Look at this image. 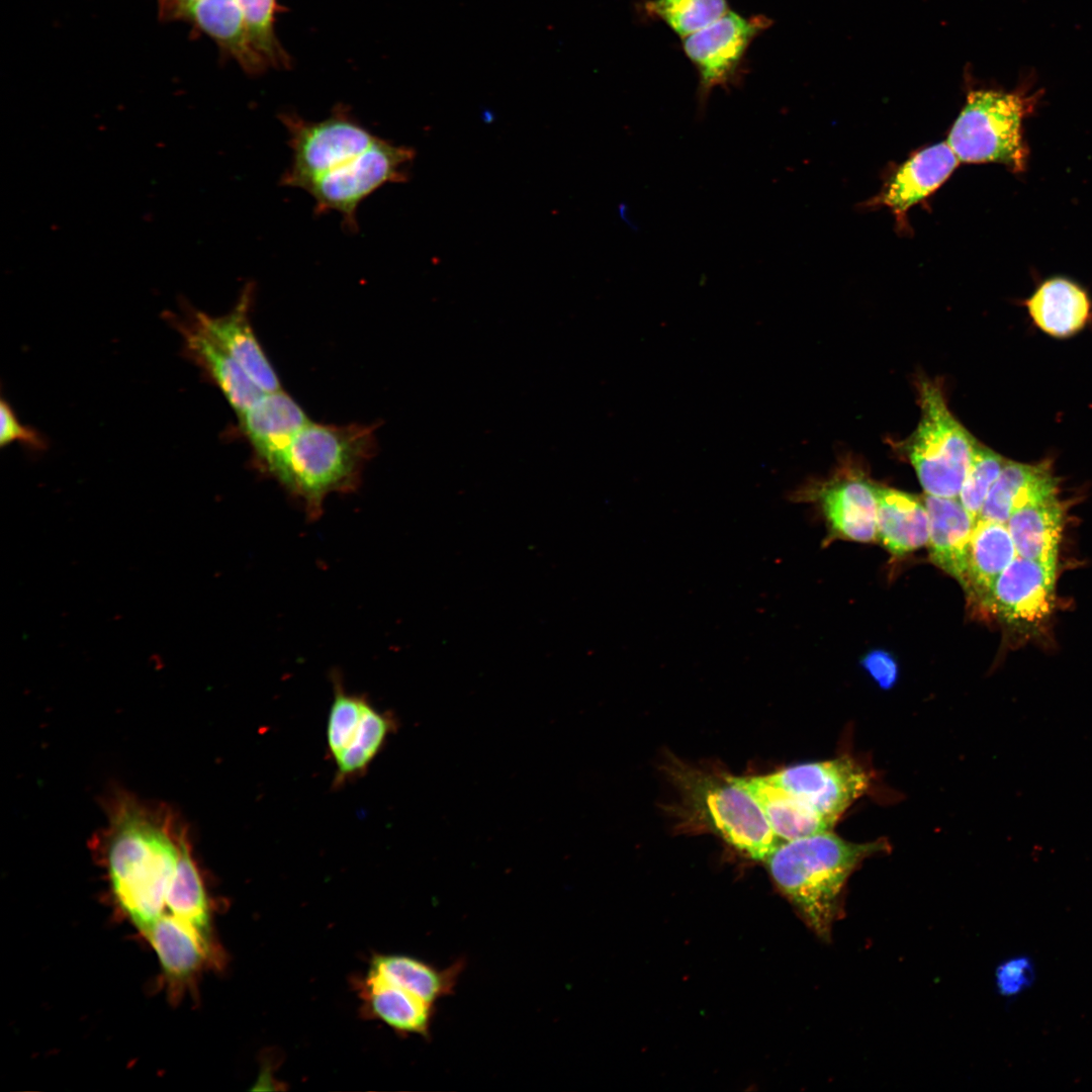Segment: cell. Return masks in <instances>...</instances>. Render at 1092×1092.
Segmentation results:
<instances>
[{"label":"cell","mask_w":1092,"mask_h":1092,"mask_svg":"<svg viewBox=\"0 0 1092 1092\" xmlns=\"http://www.w3.org/2000/svg\"><path fill=\"white\" fill-rule=\"evenodd\" d=\"M188 836L174 813L118 793L101 835L113 894L142 932L161 915L182 842Z\"/></svg>","instance_id":"6da1fadb"},{"label":"cell","mask_w":1092,"mask_h":1092,"mask_svg":"<svg viewBox=\"0 0 1092 1092\" xmlns=\"http://www.w3.org/2000/svg\"><path fill=\"white\" fill-rule=\"evenodd\" d=\"M884 849V841L855 843L826 831L782 842L764 861L810 929L830 941L843 914L849 876L866 857Z\"/></svg>","instance_id":"7a4b0ae2"},{"label":"cell","mask_w":1092,"mask_h":1092,"mask_svg":"<svg viewBox=\"0 0 1092 1092\" xmlns=\"http://www.w3.org/2000/svg\"><path fill=\"white\" fill-rule=\"evenodd\" d=\"M376 427L311 420L294 436L274 479L302 505L309 520L323 514L331 493L355 491L376 452Z\"/></svg>","instance_id":"3957f363"},{"label":"cell","mask_w":1092,"mask_h":1092,"mask_svg":"<svg viewBox=\"0 0 1092 1092\" xmlns=\"http://www.w3.org/2000/svg\"><path fill=\"white\" fill-rule=\"evenodd\" d=\"M1038 98L1026 88L971 90L945 142L960 162L999 163L1021 173L1029 155L1023 121L1034 111Z\"/></svg>","instance_id":"277c9868"},{"label":"cell","mask_w":1092,"mask_h":1092,"mask_svg":"<svg viewBox=\"0 0 1092 1092\" xmlns=\"http://www.w3.org/2000/svg\"><path fill=\"white\" fill-rule=\"evenodd\" d=\"M921 418L906 454L927 494L957 497L977 440L954 419L936 382L919 380Z\"/></svg>","instance_id":"5b68a950"},{"label":"cell","mask_w":1092,"mask_h":1092,"mask_svg":"<svg viewBox=\"0 0 1092 1092\" xmlns=\"http://www.w3.org/2000/svg\"><path fill=\"white\" fill-rule=\"evenodd\" d=\"M288 132L291 161L281 184L305 190L321 176L349 163L368 150L379 136L344 111L317 121L282 114Z\"/></svg>","instance_id":"8992f818"},{"label":"cell","mask_w":1092,"mask_h":1092,"mask_svg":"<svg viewBox=\"0 0 1092 1092\" xmlns=\"http://www.w3.org/2000/svg\"><path fill=\"white\" fill-rule=\"evenodd\" d=\"M415 156L414 149L379 138L349 163L314 180L305 191L313 198L316 213L337 211L348 230L355 232L361 202L387 183L406 181Z\"/></svg>","instance_id":"52a82bcc"},{"label":"cell","mask_w":1092,"mask_h":1092,"mask_svg":"<svg viewBox=\"0 0 1092 1092\" xmlns=\"http://www.w3.org/2000/svg\"><path fill=\"white\" fill-rule=\"evenodd\" d=\"M770 25L763 15L743 16L729 10L709 26L681 38L682 51L698 74V114L716 88L737 86L752 41Z\"/></svg>","instance_id":"ba28073f"},{"label":"cell","mask_w":1092,"mask_h":1092,"mask_svg":"<svg viewBox=\"0 0 1092 1092\" xmlns=\"http://www.w3.org/2000/svg\"><path fill=\"white\" fill-rule=\"evenodd\" d=\"M689 787L692 802L706 822L746 855L765 860L781 843L757 801L735 777L696 776Z\"/></svg>","instance_id":"9c48e42d"},{"label":"cell","mask_w":1092,"mask_h":1092,"mask_svg":"<svg viewBox=\"0 0 1092 1092\" xmlns=\"http://www.w3.org/2000/svg\"><path fill=\"white\" fill-rule=\"evenodd\" d=\"M768 777L833 824L870 786L864 768L849 757L801 763Z\"/></svg>","instance_id":"30bf717a"},{"label":"cell","mask_w":1092,"mask_h":1092,"mask_svg":"<svg viewBox=\"0 0 1092 1092\" xmlns=\"http://www.w3.org/2000/svg\"><path fill=\"white\" fill-rule=\"evenodd\" d=\"M239 430L251 447L254 466L274 478L298 431L310 420L282 388L262 392L238 416Z\"/></svg>","instance_id":"8fae6325"},{"label":"cell","mask_w":1092,"mask_h":1092,"mask_svg":"<svg viewBox=\"0 0 1092 1092\" xmlns=\"http://www.w3.org/2000/svg\"><path fill=\"white\" fill-rule=\"evenodd\" d=\"M1056 570L1019 555L997 578L983 607L1009 624L1034 626L1054 603Z\"/></svg>","instance_id":"7c38bea8"},{"label":"cell","mask_w":1092,"mask_h":1092,"mask_svg":"<svg viewBox=\"0 0 1092 1092\" xmlns=\"http://www.w3.org/2000/svg\"><path fill=\"white\" fill-rule=\"evenodd\" d=\"M254 294V283L246 284L232 310L219 316L188 308L199 326L226 350L261 391H275L281 389L280 379L251 324Z\"/></svg>","instance_id":"4fadbf2b"},{"label":"cell","mask_w":1092,"mask_h":1092,"mask_svg":"<svg viewBox=\"0 0 1092 1092\" xmlns=\"http://www.w3.org/2000/svg\"><path fill=\"white\" fill-rule=\"evenodd\" d=\"M959 162L946 142L920 149L895 171L871 204L888 207L899 222L904 221L909 209L935 192Z\"/></svg>","instance_id":"5bb4252c"},{"label":"cell","mask_w":1092,"mask_h":1092,"mask_svg":"<svg viewBox=\"0 0 1092 1092\" xmlns=\"http://www.w3.org/2000/svg\"><path fill=\"white\" fill-rule=\"evenodd\" d=\"M169 317L183 338L186 356L216 385L237 416L261 395L263 391L249 379L226 350L199 326L189 308L182 316Z\"/></svg>","instance_id":"9a60e30c"},{"label":"cell","mask_w":1092,"mask_h":1092,"mask_svg":"<svg viewBox=\"0 0 1092 1092\" xmlns=\"http://www.w3.org/2000/svg\"><path fill=\"white\" fill-rule=\"evenodd\" d=\"M924 505L929 517L930 558L966 588L969 549L977 520L956 497L927 494Z\"/></svg>","instance_id":"2e32d148"},{"label":"cell","mask_w":1092,"mask_h":1092,"mask_svg":"<svg viewBox=\"0 0 1092 1092\" xmlns=\"http://www.w3.org/2000/svg\"><path fill=\"white\" fill-rule=\"evenodd\" d=\"M1059 483L1051 461L1025 464L1007 460L978 519L1006 524L1018 510L1057 497Z\"/></svg>","instance_id":"e0dca14e"},{"label":"cell","mask_w":1092,"mask_h":1092,"mask_svg":"<svg viewBox=\"0 0 1092 1092\" xmlns=\"http://www.w3.org/2000/svg\"><path fill=\"white\" fill-rule=\"evenodd\" d=\"M818 498L835 534L858 542L877 539L875 485L860 477H847L823 486Z\"/></svg>","instance_id":"ac0fdd59"},{"label":"cell","mask_w":1092,"mask_h":1092,"mask_svg":"<svg viewBox=\"0 0 1092 1092\" xmlns=\"http://www.w3.org/2000/svg\"><path fill=\"white\" fill-rule=\"evenodd\" d=\"M364 1011L400 1034L430 1035L434 1004L369 970L360 986Z\"/></svg>","instance_id":"d6986e66"},{"label":"cell","mask_w":1092,"mask_h":1092,"mask_svg":"<svg viewBox=\"0 0 1092 1092\" xmlns=\"http://www.w3.org/2000/svg\"><path fill=\"white\" fill-rule=\"evenodd\" d=\"M1025 304L1036 327L1061 339L1083 330L1091 314L1087 292L1065 277H1053L1041 282Z\"/></svg>","instance_id":"ffe728a7"},{"label":"cell","mask_w":1092,"mask_h":1092,"mask_svg":"<svg viewBox=\"0 0 1092 1092\" xmlns=\"http://www.w3.org/2000/svg\"><path fill=\"white\" fill-rule=\"evenodd\" d=\"M735 779L757 801L780 839L811 836L831 831L834 826L768 776Z\"/></svg>","instance_id":"44dd1931"},{"label":"cell","mask_w":1092,"mask_h":1092,"mask_svg":"<svg viewBox=\"0 0 1092 1092\" xmlns=\"http://www.w3.org/2000/svg\"><path fill=\"white\" fill-rule=\"evenodd\" d=\"M878 537L894 555L902 556L928 543L929 517L915 495L876 486Z\"/></svg>","instance_id":"7402d4cb"},{"label":"cell","mask_w":1092,"mask_h":1092,"mask_svg":"<svg viewBox=\"0 0 1092 1092\" xmlns=\"http://www.w3.org/2000/svg\"><path fill=\"white\" fill-rule=\"evenodd\" d=\"M1064 510L1063 504L1054 497L1015 512L1006 525L1017 555L1056 570Z\"/></svg>","instance_id":"603a6c76"},{"label":"cell","mask_w":1092,"mask_h":1092,"mask_svg":"<svg viewBox=\"0 0 1092 1092\" xmlns=\"http://www.w3.org/2000/svg\"><path fill=\"white\" fill-rule=\"evenodd\" d=\"M172 982L192 977L211 957L210 939L175 915L162 914L144 931Z\"/></svg>","instance_id":"cb8c5ba5"},{"label":"cell","mask_w":1092,"mask_h":1092,"mask_svg":"<svg viewBox=\"0 0 1092 1092\" xmlns=\"http://www.w3.org/2000/svg\"><path fill=\"white\" fill-rule=\"evenodd\" d=\"M1017 552L1004 523L978 519L969 549L965 590L983 608L1003 570Z\"/></svg>","instance_id":"d4e9b609"},{"label":"cell","mask_w":1092,"mask_h":1092,"mask_svg":"<svg viewBox=\"0 0 1092 1092\" xmlns=\"http://www.w3.org/2000/svg\"><path fill=\"white\" fill-rule=\"evenodd\" d=\"M461 960L446 969L405 954H376L370 969L384 979L406 989L431 1004L453 994L464 970Z\"/></svg>","instance_id":"484cf974"},{"label":"cell","mask_w":1092,"mask_h":1092,"mask_svg":"<svg viewBox=\"0 0 1092 1092\" xmlns=\"http://www.w3.org/2000/svg\"><path fill=\"white\" fill-rule=\"evenodd\" d=\"M395 728V719L389 713L380 712L367 701L360 719L332 755L337 781L340 783L362 775Z\"/></svg>","instance_id":"4316f807"},{"label":"cell","mask_w":1092,"mask_h":1092,"mask_svg":"<svg viewBox=\"0 0 1092 1092\" xmlns=\"http://www.w3.org/2000/svg\"><path fill=\"white\" fill-rule=\"evenodd\" d=\"M166 905L173 915L209 938V902L188 836L182 842L177 868L166 896Z\"/></svg>","instance_id":"83f0119b"},{"label":"cell","mask_w":1092,"mask_h":1092,"mask_svg":"<svg viewBox=\"0 0 1092 1092\" xmlns=\"http://www.w3.org/2000/svg\"><path fill=\"white\" fill-rule=\"evenodd\" d=\"M643 10L684 38L714 23L730 9L727 0H646Z\"/></svg>","instance_id":"f1b7e54d"},{"label":"cell","mask_w":1092,"mask_h":1092,"mask_svg":"<svg viewBox=\"0 0 1092 1092\" xmlns=\"http://www.w3.org/2000/svg\"><path fill=\"white\" fill-rule=\"evenodd\" d=\"M1007 460L990 448L975 445L972 461L960 491V502L977 520L990 488Z\"/></svg>","instance_id":"f546056e"},{"label":"cell","mask_w":1092,"mask_h":1092,"mask_svg":"<svg viewBox=\"0 0 1092 1092\" xmlns=\"http://www.w3.org/2000/svg\"><path fill=\"white\" fill-rule=\"evenodd\" d=\"M996 986L1002 996H1016L1034 981L1035 973L1028 957L1021 956L1003 962L995 973Z\"/></svg>","instance_id":"4dcf8cb0"},{"label":"cell","mask_w":1092,"mask_h":1092,"mask_svg":"<svg viewBox=\"0 0 1092 1092\" xmlns=\"http://www.w3.org/2000/svg\"><path fill=\"white\" fill-rule=\"evenodd\" d=\"M1 432L0 445L7 446L13 442H20L25 446L41 450L46 448L44 439L33 428L22 425L10 404L4 399L0 402Z\"/></svg>","instance_id":"1f68e13d"},{"label":"cell","mask_w":1092,"mask_h":1092,"mask_svg":"<svg viewBox=\"0 0 1092 1092\" xmlns=\"http://www.w3.org/2000/svg\"><path fill=\"white\" fill-rule=\"evenodd\" d=\"M860 664L880 688L889 690L896 684L898 664L889 652L881 649L872 650L864 654Z\"/></svg>","instance_id":"d6a6232c"}]
</instances>
